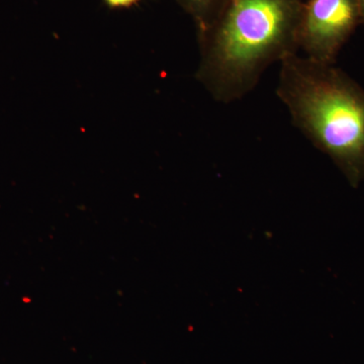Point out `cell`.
Returning a JSON list of instances; mask_svg holds the SVG:
<instances>
[{
	"instance_id": "6da1fadb",
	"label": "cell",
	"mask_w": 364,
	"mask_h": 364,
	"mask_svg": "<svg viewBox=\"0 0 364 364\" xmlns=\"http://www.w3.org/2000/svg\"><path fill=\"white\" fill-rule=\"evenodd\" d=\"M304 0H228L198 36V80L218 102L245 97L275 62L298 54Z\"/></svg>"
},
{
	"instance_id": "7a4b0ae2",
	"label": "cell",
	"mask_w": 364,
	"mask_h": 364,
	"mask_svg": "<svg viewBox=\"0 0 364 364\" xmlns=\"http://www.w3.org/2000/svg\"><path fill=\"white\" fill-rule=\"evenodd\" d=\"M277 95L291 123L343 172L364 179V90L334 64L299 54L280 62Z\"/></svg>"
},
{
	"instance_id": "3957f363",
	"label": "cell",
	"mask_w": 364,
	"mask_h": 364,
	"mask_svg": "<svg viewBox=\"0 0 364 364\" xmlns=\"http://www.w3.org/2000/svg\"><path fill=\"white\" fill-rule=\"evenodd\" d=\"M360 21L358 0H308L299 18V51L314 61L335 64Z\"/></svg>"
},
{
	"instance_id": "277c9868",
	"label": "cell",
	"mask_w": 364,
	"mask_h": 364,
	"mask_svg": "<svg viewBox=\"0 0 364 364\" xmlns=\"http://www.w3.org/2000/svg\"><path fill=\"white\" fill-rule=\"evenodd\" d=\"M195 21L198 35H202L214 23L228 0H177Z\"/></svg>"
},
{
	"instance_id": "5b68a950",
	"label": "cell",
	"mask_w": 364,
	"mask_h": 364,
	"mask_svg": "<svg viewBox=\"0 0 364 364\" xmlns=\"http://www.w3.org/2000/svg\"><path fill=\"white\" fill-rule=\"evenodd\" d=\"M139 1L140 0H105L107 6L112 9H126V7L135 6Z\"/></svg>"
},
{
	"instance_id": "8992f818",
	"label": "cell",
	"mask_w": 364,
	"mask_h": 364,
	"mask_svg": "<svg viewBox=\"0 0 364 364\" xmlns=\"http://www.w3.org/2000/svg\"><path fill=\"white\" fill-rule=\"evenodd\" d=\"M359 9H360L361 21L364 23V0H358Z\"/></svg>"
}]
</instances>
